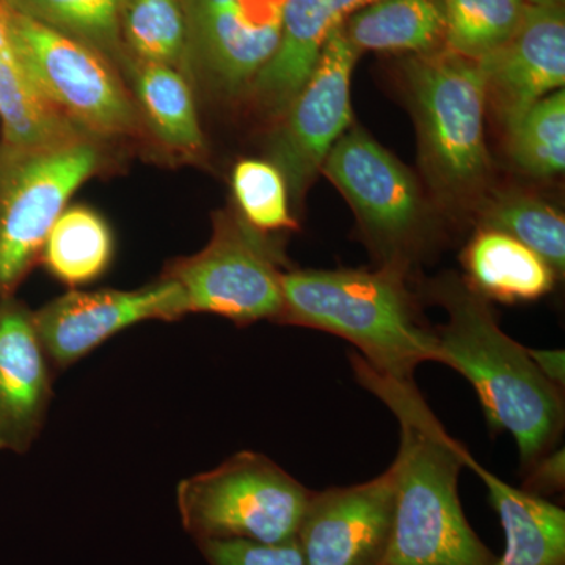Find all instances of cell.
Returning a JSON list of instances; mask_svg holds the SVG:
<instances>
[{
    "mask_svg": "<svg viewBox=\"0 0 565 565\" xmlns=\"http://www.w3.org/2000/svg\"><path fill=\"white\" fill-rule=\"evenodd\" d=\"M396 468L362 484L311 492L297 544L305 565H382L392 541Z\"/></svg>",
    "mask_w": 565,
    "mask_h": 565,
    "instance_id": "obj_13",
    "label": "cell"
},
{
    "mask_svg": "<svg viewBox=\"0 0 565 565\" xmlns=\"http://www.w3.org/2000/svg\"><path fill=\"white\" fill-rule=\"evenodd\" d=\"M104 162V141L93 137L46 147L0 145V300L14 297L68 200Z\"/></svg>",
    "mask_w": 565,
    "mask_h": 565,
    "instance_id": "obj_6",
    "label": "cell"
},
{
    "mask_svg": "<svg viewBox=\"0 0 565 565\" xmlns=\"http://www.w3.org/2000/svg\"><path fill=\"white\" fill-rule=\"evenodd\" d=\"M9 28L35 90L82 132L102 141L147 134L125 77L103 54L11 11Z\"/></svg>",
    "mask_w": 565,
    "mask_h": 565,
    "instance_id": "obj_7",
    "label": "cell"
},
{
    "mask_svg": "<svg viewBox=\"0 0 565 565\" xmlns=\"http://www.w3.org/2000/svg\"><path fill=\"white\" fill-rule=\"evenodd\" d=\"M52 399L51 362L33 313L0 300V451L24 455L39 437Z\"/></svg>",
    "mask_w": 565,
    "mask_h": 565,
    "instance_id": "obj_15",
    "label": "cell"
},
{
    "mask_svg": "<svg viewBox=\"0 0 565 565\" xmlns=\"http://www.w3.org/2000/svg\"><path fill=\"white\" fill-rule=\"evenodd\" d=\"M128 0H0L11 13L87 44L122 74L129 55L121 20Z\"/></svg>",
    "mask_w": 565,
    "mask_h": 565,
    "instance_id": "obj_23",
    "label": "cell"
},
{
    "mask_svg": "<svg viewBox=\"0 0 565 565\" xmlns=\"http://www.w3.org/2000/svg\"><path fill=\"white\" fill-rule=\"evenodd\" d=\"M359 55L343 25L334 29L270 137L269 161L285 178L294 207L302 204L333 145L351 126V81Z\"/></svg>",
    "mask_w": 565,
    "mask_h": 565,
    "instance_id": "obj_11",
    "label": "cell"
},
{
    "mask_svg": "<svg viewBox=\"0 0 565 565\" xmlns=\"http://www.w3.org/2000/svg\"><path fill=\"white\" fill-rule=\"evenodd\" d=\"M446 50L478 62L519 28L526 0H441Z\"/></svg>",
    "mask_w": 565,
    "mask_h": 565,
    "instance_id": "obj_26",
    "label": "cell"
},
{
    "mask_svg": "<svg viewBox=\"0 0 565 565\" xmlns=\"http://www.w3.org/2000/svg\"><path fill=\"white\" fill-rule=\"evenodd\" d=\"M356 381L374 393L401 426L396 509L392 541L382 565H494L463 514L459 476L470 451L446 433L414 381L377 373L359 353Z\"/></svg>",
    "mask_w": 565,
    "mask_h": 565,
    "instance_id": "obj_1",
    "label": "cell"
},
{
    "mask_svg": "<svg viewBox=\"0 0 565 565\" xmlns=\"http://www.w3.org/2000/svg\"><path fill=\"white\" fill-rule=\"evenodd\" d=\"M0 145L46 147L90 137L66 120L35 90L11 41L9 10L0 3ZM95 139V137H93Z\"/></svg>",
    "mask_w": 565,
    "mask_h": 565,
    "instance_id": "obj_20",
    "label": "cell"
},
{
    "mask_svg": "<svg viewBox=\"0 0 565 565\" xmlns=\"http://www.w3.org/2000/svg\"><path fill=\"white\" fill-rule=\"evenodd\" d=\"M531 6L564 7V0H526Z\"/></svg>",
    "mask_w": 565,
    "mask_h": 565,
    "instance_id": "obj_32",
    "label": "cell"
},
{
    "mask_svg": "<svg viewBox=\"0 0 565 565\" xmlns=\"http://www.w3.org/2000/svg\"><path fill=\"white\" fill-rule=\"evenodd\" d=\"M196 545L207 565H305L297 539L278 545L237 539L204 541Z\"/></svg>",
    "mask_w": 565,
    "mask_h": 565,
    "instance_id": "obj_29",
    "label": "cell"
},
{
    "mask_svg": "<svg viewBox=\"0 0 565 565\" xmlns=\"http://www.w3.org/2000/svg\"><path fill=\"white\" fill-rule=\"evenodd\" d=\"M121 35L134 61L162 63L185 76V18L181 0H128L122 11Z\"/></svg>",
    "mask_w": 565,
    "mask_h": 565,
    "instance_id": "obj_27",
    "label": "cell"
},
{
    "mask_svg": "<svg viewBox=\"0 0 565 565\" xmlns=\"http://www.w3.org/2000/svg\"><path fill=\"white\" fill-rule=\"evenodd\" d=\"M277 321L343 338L377 373L414 381L419 364L441 363L437 334L418 310L407 277L388 267L288 269Z\"/></svg>",
    "mask_w": 565,
    "mask_h": 565,
    "instance_id": "obj_3",
    "label": "cell"
},
{
    "mask_svg": "<svg viewBox=\"0 0 565 565\" xmlns=\"http://www.w3.org/2000/svg\"><path fill=\"white\" fill-rule=\"evenodd\" d=\"M285 253L269 234L233 212L215 215L214 234L202 252L177 259L163 277L181 286L191 313H210L237 326L273 319L281 311Z\"/></svg>",
    "mask_w": 565,
    "mask_h": 565,
    "instance_id": "obj_9",
    "label": "cell"
},
{
    "mask_svg": "<svg viewBox=\"0 0 565 565\" xmlns=\"http://www.w3.org/2000/svg\"><path fill=\"white\" fill-rule=\"evenodd\" d=\"M355 51L429 54L445 43L441 0H377L343 24Z\"/></svg>",
    "mask_w": 565,
    "mask_h": 565,
    "instance_id": "obj_21",
    "label": "cell"
},
{
    "mask_svg": "<svg viewBox=\"0 0 565 565\" xmlns=\"http://www.w3.org/2000/svg\"><path fill=\"white\" fill-rule=\"evenodd\" d=\"M467 467L484 482L500 516L505 546L494 565H565V512L545 498L516 489L470 456Z\"/></svg>",
    "mask_w": 565,
    "mask_h": 565,
    "instance_id": "obj_17",
    "label": "cell"
},
{
    "mask_svg": "<svg viewBox=\"0 0 565 565\" xmlns=\"http://www.w3.org/2000/svg\"><path fill=\"white\" fill-rule=\"evenodd\" d=\"M109 223L87 206L66 207L52 225L41 250L47 273L71 289L98 280L114 259Z\"/></svg>",
    "mask_w": 565,
    "mask_h": 565,
    "instance_id": "obj_22",
    "label": "cell"
},
{
    "mask_svg": "<svg viewBox=\"0 0 565 565\" xmlns=\"http://www.w3.org/2000/svg\"><path fill=\"white\" fill-rule=\"evenodd\" d=\"M403 79L424 180L446 210L475 212L492 189L487 96L478 63L449 50L412 55Z\"/></svg>",
    "mask_w": 565,
    "mask_h": 565,
    "instance_id": "obj_4",
    "label": "cell"
},
{
    "mask_svg": "<svg viewBox=\"0 0 565 565\" xmlns=\"http://www.w3.org/2000/svg\"><path fill=\"white\" fill-rule=\"evenodd\" d=\"M321 170L355 211L379 267L408 277L429 241V214L414 173L360 128L338 139Z\"/></svg>",
    "mask_w": 565,
    "mask_h": 565,
    "instance_id": "obj_8",
    "label": "cell"
},
{
    "mask_svg": "<svg viewBox=\"0 0 565 565\" xmlns=\"http://www.w3.org/2000/svg\"><path fill=\"white\" fill-rule=\"evenodd\" d=\"M481 228L514 237L541 255L555 269L565 273V221L552 204L520 189H490L476 207Z\"/></svg>",
    "mask_w": 565,
    "mask_h": 565,
    "instance_id": "obj_24",
    "label": "cell"
},
{
    "mask_svg": "<svg viewBox=\"0 0 565 565\" xmlns=\"http://www.w3.org/2000/svg\"><path fill=\"white\" fill-rule=\"evenodd\" d=\"M468 285L501 303L534 302L555 288L557 274L541 255L508 234L481 228L462 253Z\"/></svg>",
    "mask_w": 565,
    "mask_h": 565,
    "instance_id": "obj_19",
    "label": "cell"
},
{
    "mask_svg": "<svg viewBox=\"0 0 565 565\" xmlns=\"http://www.w3.org/2000/svg\"><path fill=\"white\" fill-rule=\"evenodd\" d=\"M373 2L377 0H288L278 50L248 92L267 117L286 114L334 29Z\"/></svg>",
    "mask_w": 565,
    "mask_h": 565,
    "instance_id": "obj_16",
    "label": "cell"
},
{
    "mask_svg": "<svg viewBox=\"0 0 565 565\" xmlns=\"http://www.w3.org/2000/svg\"><path fill=\"white\" fill-rule=\"evenodd\" d=\"M313 490L259 452L241 451L210 471L182 479L177 504L193 541H296Z\"/></svg>",
    "mask_w": 565,
    "mask_h": 565,
    "instance_id": "obj_5",
    "label": "cell"
},
{
    "mask_svg": "<svg viewBox=\"0 0 565 565\" xmlns=\"http://www.w3.org/2000/svg\"><path fill=\"white\" fill-rule=\"evenodd\" d=\"M565 455L564 448L552 449L539 457L533 465L526 468L523 490L545 498L546 494L563 492L565 486Z\"/></svg>",
    "mask_w": 565,
    "mask_h": 565,
    "instance_id": "obj_30",
    "label": "cell"
},
{
    "mask_svg": "<svg viewBox=\"0 0 565 565\" xmlns=\"http://www.w3.org/2000/svg\"><path fill=\"white\" fill-rule=\"evenodd\" d=\"M232 182L241 217L253 228L266 234L296 228L288 185L273 162L243 159L234 166Z\"/></svg>",
    "mask_w": 565,
    "mask_h": 565,
    "instance_id": "obj_28",
    "label": "cell"
},
{
    "mask_svg": "<svg viewBox=\"0 0 565 565\" xmlns=\"http://www.w3.org/2000/svg\"><path fill=\"white\" fill-rule=\"evenodd\" d=\"M531 359L546 381L552 382L557 388L565 385V353L564 351H541V349H527Z\"/></svg>",
    "mask_w": 565,
    "mask_h": 565,
    "instance_id": "obj_31",
    "label": "cell"
},
{
    "mask_svg": "<svg viewBox=\"0 0 565 565\" xmlns=\"http://www.w3.org/2000/svg\"><path fill=\"white\" fill-rule=\"evenodd\" d=\"M508 152L527 177L546 180L564 172V88L539 99L520 117L505 125Z\"/></svg>",
    "mask_w": 565,
    "mask_h": 565,
    "instance_id": "obj_25",
    "label": "cell"
},
{
    "mask_svg": "<svg viewBox=\"0 0 565 565\" xmlns=\"http://www.w3.org/2000/svg\"><path fill=\"white\" fill-rule=\"evenodd\" d=\"M191 315L181 286L169 277L134 291L71 289L33 313L51 364L65 370L114 334L145 321H178Z\"/></svg>",
    "mask_w": 565,
    "mask_h": 565,
    "instance_id": "obj_12",
    "label": "cell"
},
{
    "mask_svg": "<svg viewBox=\"0 0 565 565\" xmlns=\"http://www.w3.org/2000/svg\"><path fill=\"white\" fill-rule=\"evenodd\" d=\"M476 63L487 103H492L504 126L515 120L539 99L564 88V7L527 3L516 31Z\"/></svg>",
    "mask_w": 565,
    "mask_h": 565,
    "instance_id": "obj_14",
    "label": "cell"
},
{
    "mask_svg": "<svg viewBox=\"0 0 565 565\" xmlns=\"http://www.w3.org/2000/svg\"><path fill=\"white\" fill-rule=\"evenodd\" d=\"M122 77L152 139L191 161L203 158L206 148L192 82L173 66L134 58L126 63Z\"/></svg>",
    "mask_w": 565,
    "mask_h": 565,
    "instance_id": "obj_18",
    "label": "cell"
},
{
    "mask_svg": "<svg viewBox=\"0 0 565 565\" xmlns=\"http://www.w3.org/2000/svg\"><path fill=\"white\" fill-rule=\"evenodd\" d=\"M185 76L218 98L248 95L280 44L288 0H181Z\"/></svg>",
    "mask_w": 565,
    "mask_h": 565,
    "instance_id": "obj_10",
    "label": "cell"
},
{
    "mask_svg": "<svg viewBox=\"0 0 565 565\" xmlns=\"http://www.w3.org/2000/svg\"><path fill=\"white\" fill-rule=\"evenodd\" d=\"M448 319L435 327L441 364L462 374L478 394L487 426L509 433L525 471L556 448L564 430L563 390L546 381L527 348L501 330L492 305L455 273L424 286Z\"/></svg>",
    "mask_w": 565,
    "mask_h": 565,
    "instance_id": "obj_2",
    "label": "cell"
}]
</instances>
